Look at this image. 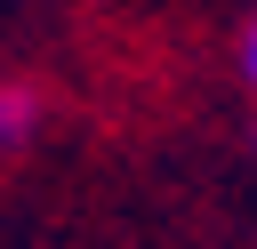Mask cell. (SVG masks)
<instances>
[{
  "mask_svg": "<svg viewBox=\"0 0 257 249\" xmlns=\"http://www.w3.org/2000/svg\"><path fill=\"white\" fill-rule=\"evenodd\" d=\"M241 80L257 88V16H249V32H241Z\"/></svg>",
  "mask_w": 257,
  "mask_h": 249,
  "instance_id": "obj_2",
  "label": "cell"
},
{
  "mask_svg": "<svg viewBox=\"0 0 257 249\" xmlns=\"http://www.w3.org/2000/svg\"><path fill=\"white\" fill-rule=\"evenodd\" d=\"M32 129H40V96L24 80H0V153H16Z\"/></svg>",
  "mask_w": 257,
  "mask_h": 249,
  "instance_id": "obj_1",
  "label": "cell"
}]
</instances>
